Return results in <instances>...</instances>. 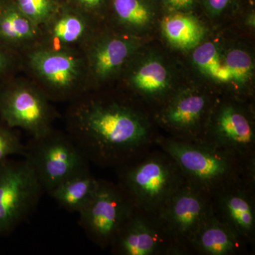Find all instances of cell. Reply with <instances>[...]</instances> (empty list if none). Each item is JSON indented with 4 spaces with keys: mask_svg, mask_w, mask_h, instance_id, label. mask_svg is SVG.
<instances>
[{
    "mask_svg": "<svg viewBox=\"0 0 255 255\" xmlns=\"http://www.w3.org/2000/svg\"><path fill=\"white\" fill-rule=\"evenodd\" d=\"M18 9L34 23L49 21L64 3L63 0H12Z\"/></svg>",
    "mask_w": 255,
    "mask_h": 255,
    "instance_id": "cell-22",
    "label": "cell"
},
{
    "mask_svg": "<svg viewBox=\"0 0 255 255\" xmlns=\"http://www.w3.org/2000/svg\"><path fill=\"white\" fill-rule=\"evenodd\" d=\"M132 50L130 42L113 38L101 43L92 52V66L98 78H105L125 62Z\"/></svg>",
    "mask_w": 255,
    "mask_h": 255,
    "instance_id": "cell-16",
    "label": "cell"
},
{
    "mask_svg": "<svg viewBox=\"0 0 255 255\" xmlns=\"http://www.w3.org/2000/svg\"><path fill=\"white\" fill-rule=\"evenodd\" d=\"M5 65V58L4 55L0 53V71L2 70Z\"/></svg>",
    "mask_w": 255,
    "mask_h": 255,
    "instance_id": "cell-29",
    "label": "cell"
},
{
    "mask_svg": "<svg viewBox=\"0 0 255 255\" xmlns=\"http://www.w3.org/2000/svg\"><path fill=\"white\" fill-rule=\"evenodd\" d=\"M213 214L250 248L255 245V184L236 183L211 196Z\"/></svg>",
    "mask_w": 255,
    "mask_h": 255,
    "instance_id": "cell-11",
    "label": "cell"
},
{
    "mask_svg": "<svg viewBox=\"0 0 255 255\" xmlns=\"http://www.w3.org/2000/svg\"><path fill=\"white\" fill-rule=\"evenodd\" d=\"M230 0H207L208 4L211 11L221 12L227 6Z\"/></svg>",
    "mask_w": 255,
    "mask_h": 255,
    "instance_id": "cell-28",
    "label": "cell"
},
{
    "mask_svg": "<svg viewBox=\"0 0 255 255\" xmlns=\"http://www.w3.org/2000/svg\"><path fill=\"white\" fill-rule=\"evenodd\" d=\"M43 191L25 159L0 163V236L12 232L29 217Z\"/></svg>",
    "mask_w": 255,
    "mask_h": 255,
    "instance_id": "cell-5",
    "label": "cell"
},
{
    "mask_svg": "<svg viewBox=\"0 0 255 255\" xmlns=\"http://www.w3.org/2000/svg\"><path fill=\"white\" fill-rule=\"evenodd\" d=\"M209 97L189 92L177 96L155 116L157 124L165 128L169 137L185 141H204L212 112Z\"/></svg>",
    "mask_w": 255,
    "mask_h": 255,
    "instance_id": "cell-10",
    "label": "cell"
},
{
    "mask_svg": "<svg viewBox=\"0 0 255 255\" xmlns=\"http://www.w3.org/2000/svg\"><path fill=\"white\" fill-rule=\"evenodd\" d=\"M250 247L214 214L203 224L191 242V255H243Z\"/></svg>",
    "mask_w": 255,
    "mask_h": 255,
    "instance_id": "cell-13",
    "label": "cell"
},
{
    "mask_svg": "<svg viewBox=\"0 0 255 255\" xmlns=\"http://www.w3.org/2000/svg\"><path fill=\"white\" fill-rule=\"evenodd\" d=\"M224 63L229 70L231 80H234L238 85H244L251 78L253 73V60L245 50H231L226 55Z\"/></svg>",
    "mask_w": 255,
    "mask_h": 255,
    "instance_id": "cell-24",
    "label": "cell"
},
{
    "mask_svg": "<svg viewBox=\"0 0 255 255\" xmlns=\"http://www.w3.org/2000/svg\"><path fill=\"white\" fill-rule=\"evenodd\" d=\"M0 113L8 127L21 128L32 137L52 130V113L46 98L31 87H16L0 97Z\"/></svg>",
    "mask_w": 255,
    "mask_h": 255,
    "instance_id": "cell-12",
    "label": "cell"
},
{
    "mask_svg": "<svg viewBox=\"0 0 255 255\" xmlns=\"http://www.w3.org/2000/svg\"><path fill=\"white\" fill-rule=\"evenodd\" d=\"M70 6L76 8L82 12H92L100 9L105 0H63Z\"/></svg>",
    "mask_w": 255,
    "mask_h": 255,
    "instance_id": "cell-26",
    "label": "cell"
},
{
    "mask_svg": "<svg viewBox=\"0 0 255 255\" xmlns=\"http://www.w3.org/2000/svg\"><path fill=\"white\" fill-rule=\"evenodd\" d=\"M115 170L132 205L151 214H158L186 182L173 157L157 146Z\"/></svg>",
    "mask_w": 255,
    "mask_h": 255,
    "instance_id": "cell-3",
    "label": "cell"
},
{
    "mask_svg": "<svg viewBox=\"0 0 255 255\" xmlns=\"http://www.w3.org/2000/svg\"><path fill=\"white\" fill-rule=\"evenodd\" d=\"M166 1L173 9L184 10L191 7L194 0H166Z\"/></svg>",
    "mask_w": 255,
    "mask_h": 255,
    "instance_id": "cell-27",
    "label": "cell"
},
{
    "mask_svg": "<svg viewBox=\"0 0 255 255\" xmlns=\"http://www.w3.org/2000/svg\"><path fill=\"white\" fill-rule=\"evenodd\" d=\"M23 157L48 194L68 178L90 169V162L70 137L53 129L32 137Z\"/></svg>",
    "mask_w": 255,
    "mask_h": 255,
    "instance_id": "cell-4",
    "label": "cell"
},
{
    "mask_svg": "<svg viewBox=\"0 0 255 255\" xmlns=\"http://www.w3.org/2000/svg\"><path fill=\"white\" fill-rule=\"evenodd\" d=\"M212 215L211 196L186 182L157 216L183 255H189L194 236Z\"/></svg>",
    "mask_w": 255,
    "mask_h": 255,
    "instance_id": "cell-7",
    "label": "cell"
},
{
    "mask_svg": "<svg viewBox=\"0 0 255 255\" xmlns=\"http://www.w3.org/2000/svg\"><path fill=\"white\" fill-rule=\"evenodd\" d=\"M110 249L115 255H183L158 216L135 207Z\"/></svg>",
    "mask_w": 255,
    "mask_h": 255,
    "instance_id": "cell-8",
    "label": "cell"
},
{
    "mask_svg": "<svg viewBox=\"0 0 255 255\" xmlns=\"http://www.w3.org/2000/svg\"><path fill=\"white\" fill-rule=\"evenodd\" d=\"M30 62L38 75L57 91H69L78 80V60L64 52L37 50L31 55Z\"/></svg>",
    "mask_w": 255,
    "mask_h": 255,
    "instance_id": "cell-14",
    "label": "cell"
},
{
    "mask_svg": "<svg viewBox=\"0 0 255 255\" xmlns=\"http://www.w3.org/2000/svg\"><path fill=\"white\" fill-rule=\"evenodd\" d=\"M157 146L173 157L186 182L211 197L236 183L255 184V157L243 158L206 142L162 135Z\"/></svg>",
    "mask_w": 255,
    "mask_h": 255,
    "instance_id": "cell-2",
    "label": "cell"
},
{
    "mask_svg": "<svg viewBox=\"0 0 255 255\" xmlns=\"http://www.w3.org/2000/svg\"><path fill=\"white\" fill-rule=\"evenodd\" d=\"M112 6L119 19L135 26H145L150 13L140 0H112Z\"/></svg>",
    "mask_w": 255,
    "mask_h": 255,
    "instance_id": "cell-23",
    "label": "cell"
},
{
    "mask_svg": "<svg viewBox=\"0 0 255 255\" xmlns=\"http://www.w3.org/2000/svg\"><path fill=\"white\" fill-rule=\"evenodd\" d=\"M68 135L89 162L114 169L156 147L160 136L148 117L135 107L99 100L73 107Z\"/></svg>",
    "mask_w": 255,
    "mask_h": 255,
    "instance_id": "cell-1",
    "label": "cell"
},
{
    "mask_svg": "<svg viewBox=\"0 0 255 255\" xmlns=\"http://www.w3.org/2000/svg\"><path fill=\"white\" fill-rule=\"evenodd\" d=\"M25 145L15 134L0 126V163L10 155H24Z\"/></svg>",
    "mask_w": 255,
    "mask_h": 255,
    "instance_id": "cell-25",
    "label": "cell"
},
{
    "mask_svg": "<svg viewBox=\"0 0 255 255\" xmlns=\"http://www.w3.org/2000/svg\"><path fill=\"white\" fill-rule=\"evenodd\" d=\"M10 0H0V6H2L5 3L8 2Z\"/></svg>",
    "mask_w": 255,
    "mask_h": 255,
    "instance_id": "cell-30",
    "label": "cell"
},
{
    "mask_svg": "<svg viewBox=\"0 0 255 255\" xmlns=\"http://www.w3.org/2000/svg\"><path fill=\"white\" fill-rule=\"evenodd\" d=\"M133 209L117 183L99 179L92 199L78 213L79 224L92 243L107 249Z\"/></svg>",
    "mask_w": 255,
    "mask_h": 255,
    "instance_id": "cell-6",
    "label": "cell"
},
{
    "mask_svg": "<svg viewBox=\"0 0 255 255\" xmlns=\"http://www.w3.org/2000/svg\"><path fill=\"white\" fill-rule=\"evenodd\" d=\"M168 75L162 63L151 60L142 65L134 74L132 83L134 87L147 96L163 93L168 85Z\"/></svg>",
    "mask_w": 255,
    "mask_h": 255,
    "instance_id": "cell-20",
    "label": "cell"
},
{
    "mask_svg": "<svg viewBox=\"0 0 255 255\" xmlns=\"http://www.w3.org/2000/svg\"><path fill=\"white\" fill-rule=\"evenodd\" d=\"M35 24L18 9L12 0L0 6V35L10 41L30 39L35 36Z\"/></svg>",
    "mask_w": 255,
    "mask_h": 255,
    "instance_id": "cell-18",
    "label": "cell"
},
{
    "mask_svg": "<svg viewBox=\"0 0 255 255\" xmlns=\"http://www.w3.org/2000/svg\"><path fill=\"white\" fill-rule=\"evenodd\" d=\"M193 60L196 66L208 76L219 82L231 81L229 70L221 61L219 52L214 43H204L193 53Z\"/></svg>",
    "mask_w": 255,
    "mask_h": 255,
    "instance_id": "cell-21",
    "label": "cell"
},
{
    "mask_svg": "<svg viewBox=\"0 0 255 255\" xmlns=\"http://www.w3.org/2000/svg\"><path fill=\"white\" fill-rule=\"evenodd\" d=\"M213 110L204 141L238 157L255 158V125L248 110L227 102Z\"/></svg>",
    "mask_w": 255,
    "mask_h": 255,
    "instance_id": "cell-9",
    "label": "cell"
},
{
    "mask_svg": "<svg viewBox=\"0 0 255 255\" xmlns=\"http://www.w3.org/2000/svg\"><path fill=\"white\" fill-rule=\"evenodd\" d=\"M98 180L89 169L68 178L48 194L64 209L78 214L92 199Z\"/></svg>",
    "mask_w": 255,
    "mask_h": 255,
    "instance_id": "cell-15",
    "label": "cell"
},
{
    "mask_svg": "<svg viewBox=\"0 0 255 255\" xmlns=\"http://www.w3.org/2000/svg\"><path fill=\"white\" fill-rule=\"evenodd\" d=\"M53 17V36L57 44L78 41L84 34L85 25L82 11L64 2Z\"/></svg>",
    "mask_w": 255,
    "mask_h": 255,
    "instance_id": "cell-19",
    "label": "cell"
},
{
    "mask_svg": "<svg viewBox=\"0 0 255 255\" xmlns=\"http://www.w3.org/2000/svg\"><path fill=\"white\" fill-rule=\"evenodd\" d=\"M164 36L173 46L182 49H190L197 46L203 37L204 28L191 16L174 14L164 18L162 24Z\"/></svg>",
    "mask_w": 255,
    "mask_h": 255,
    "instance_id": "cell-17",
    "label": "cell"
}]
</instances>
